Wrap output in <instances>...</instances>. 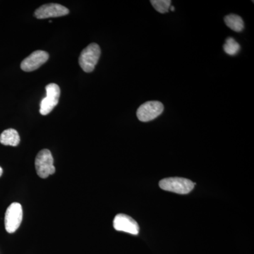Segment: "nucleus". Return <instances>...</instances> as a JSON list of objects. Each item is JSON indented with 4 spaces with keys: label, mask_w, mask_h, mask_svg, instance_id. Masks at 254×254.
Wrapping results in <instances>:
<instances>
[{
    "label": "nucleus",
    "mask_w": 254,
    "mask_h": 254,
    "mask_svg": "<svg viewBox=\"0 0 254 254\" xmlns=\"http://www.w3.org/2000/svg\"><path fill=\"white\" fill-rule=\"evenodd\" d=\"M154 9L161 14L168 13L171 6L172 1L170 0H151L150 1Z\"/></svg>",
    "instance_id": "ddd939ff"
},
{
    "label": "nucleus",
    "mask_w": 254,
    "mask_h": 254,
    "mask_svg": "<svg viewBox=\"0 0 254 254\" xmlns=\"http://www.w3.org/2000/svg\"><path fill=\"white\" fill-rule=\"evenodd\" d=\"M113 227L117 231L127 232L137 235L139 233V226L133 218L125 214H118L113 221Z\"/></svg>",
    "instance_id": "1a4fd4ad"
},
{
    "label": "nucleus",
    "mask_w": 254,
    "mask_h": 254,
    "mask_svg": "<svg viewBox=\"0 0 254 254\" xmlns=\"http://www.w3.org/2000/svg\"><path fill=\"white\" fill-rule=\"evenodd\" d=\"M0 143L4 145L17 146L20 143V136L18 131L14 128H8L0 135Z\"/></svg>",
    "instance_id": "9d476101"
},
{
    "label": "nucleus",
    "mask_w": 254,
    "mask_h": 254,
    "mask_svg": "<svg viewBox=\"0 0 254 254\" xmlns=\"http://www.w3.org/2000/svg\"><path fill=\"white\" fill-rule=\"evenodd\" d=\"M162 190L174 192L179 194H187L194 188L195 184L190 180L181 177L164 179L159 183Z\"/></svg>",
    "instance_id": "f257e3e1"
},
{
    "label": "nucleus",
    "mask_w": 254,
    "mask_h": 254,
    "mask_svg": "<svg viewBox=\"0 0 254 254\" xmlns=\"http://www.w3.org/2000/svg\"><path fill=\"white\" fill-rule=\"evenodd\" d=\"M22 220V206L18 203H11L5 213L4 225L6 232L14 233L21 225Z\"/></svg>",
    "instance_id": "20e7f679"
},
{
    "label": "nucleus",
    "mask_w": 254,
    "mask_h": 254,
    "mask_svg": "<svg viewBox=\"0 0 254 254\" xmlns=\"http://www.w3.org/2000/svg\"><path fill=\"white\" fill-rule=\"evenodd\" d=\"M101 54L100 46L96 43H91L86 47L80 55V66L86 73L92 72L94 70L95 65L98 63Z\"/></svg>",
    "instance_id": "f03ea898"
},
{
    "label": "nucleus",
    "mask_w": 254,
    "mask_h": 254,
    "mask_svg": "<svg viewBox=\"0 0 254 254\" xmlns=\"http://www.w3.org/2000/svg\"><path fill=\"white\" fill-rule=\"evenodd\" d=\"M163 103L159 101H148L143 103L136 112L137 118L143 123L152 121L163 113Z\"/></svg>",
    "instance_id": "39448f33"
},
{
    "label": "nucleus",
    "mask_w": 254,
    "mask_h": 254,
    "mask_svg": "<svg viewBox=\"0 0 254 254\" xmlns=\"http://www.w3.org/2000/svg\"><path fill=\"white\" fill-rule=\"evenodd\" d=\"M35 166L38 176L43 179L48 178L55 173L54 159L48 149L41 150L37 155Z\"/></svg>",
    "instance_id": "7ed1b4c3"
},
{
    "label": "nucleus",
    "mask_w": 254,
    "mask_h": 254,
    "mask_svg": "<svg viewBox=\"0 0 254 254\" xmlns=\"http://www.w3.org/2000/svg\"><path fill=\"white\" fill-rule=\"evenodd\" d=\"M2 173H3L2 168H1V167H0V177H1V175H2Z\"/></svg>",
    "instance_id": "2eb2a0df"
},
{
    "label": "nucleus",
    "mask_w": 254,
    "mask_h": 254,
    "mask_svg": "<svg viewBox=\"0 0 254 254\" xmlns=\"http://www.w3.org/2000/svg\"><path fill=\"white\" fill-rule=\"evenodd\" d=\"M69 13V10L63 5L59 4H47L43 5L35 11L34 16L38 19L60 17L66 16Z\"/></svg>",
    "instance_id": "0eeeda50"
},
{
    "label": "nucleus",
    "mask_w": 254,
    "mask_h": 254,
    "mask_svg": "<svg viewBox=\"0 0 254 254\" xmlns=\"http://www.w3.org/2000/svg\"><path fill=\"white\" fill-rule=\"evenodd\" d=\"M225 22L227 26L232 31L241 32L245 28V23L241 16L237 14H229L225 17Z\"/></svg>",
    "instance_id": "9b49d317"
},
{
    "label": "nucleus",
    "mask_w": 254,
    "mask_h": 254,
    "mask_svg": "<svg viewBox=\"0 0 254 254\" xmlns=\"http://www.w3.org/2000/svg\"><path fill=\"white\" fill-rule=\"evenodd\" d=\"M46 97L42 100L40 113L47 115L51 113L59 103L60 88L56 83H50L46 87Z\"/></svg>",
    "instance_id": "423d86ee"
},
{
    "label": "nucleus",
    "mask_w": 254,
    "mask_h": 254,
    "mask_svg": "<svg viewBox=\"0 0 254 254\" xmlns=\"http://www.w3.org/2000/svg\"><path fill=\"white\" fill-rule=\"evenodd\" d=\"M49 59V55L43 50H36L23 60L21 68L26 72L35 71L41 67Z\"/></svg>",
    "instance_id": "6e6552de"
},
{
    "label": "nucleus",
    "mask_w": 254,
    "mask_h": 254,
    "mask_svg": "<svg viewBox=\"0 0 254 254\" xmlns=\"http://www.w3.org/2000/svg\"><path fill=\"white\" fill-rule=\"evenodd\" d=\"M223 49L227 55L233 56L240 52V46L234 38H228L223 46Z\"/></svg>",
    "instance_id": "f8f14e48"
},
{
    "label": "nucleus",
    "mask_w": 254,
    "mask_h": 254,
    "mask_svg": "<svg viewBox=\"0 0 254 254\" xmlns=\"http://www.w3.org/2000/svg\"><path fill=\"white\" fill-rule=\"evenodd\" d=\"M170 9L172 11H175V6H170Z\"/></svg>",
    "instance_id": "4468645a"
}]
</instances>
